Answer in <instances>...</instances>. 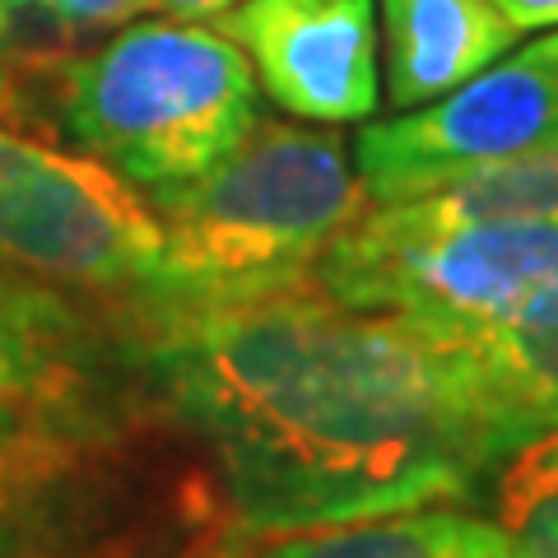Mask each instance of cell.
<instances>
[{"mask_svg":"<svg viewBox=\"0 0 558 558\" xmlns=\"http://www.w3.org/2000/svg\"><path fill=\"white\" fill-rule=\"evenodd\" d=\"M131 336L238 531L465 502L526 438L475 330L340 307L317 284L191 307Z\"/></svg>","mask_w":558,"mask_h":558,"instance_id":"6da1fadb","label":"cell"},{"mask_svg":"<svg viewBox=\"0 0 558 558\" xmlns=\"http://www.w3.org/2000/svg\"><path fill=\"white\" fill-rule=\"evenodd\" d=\"M163 428L131 326L0 260V558H126Z\"/></svg>","mask_w":558,"mask_h":558,"instance_id":"7a4b0ae2","label":"cell"},{"mask_svg":"<svg viewBox=\"0 0 558 558\" xmlns=\"http://www.w3.org/2000/svg\"><path fill=\"white\" fill-rule=\"evenodd\" d=\"M149 201L168 238V303L149 322L312 284L373 205L344 140L284 117H256L215 168Z\"/></svg>","mask_w":558,"mask_h":558,"instance_id":"3957f363","label":"cell"},{"mask_svg":"<svg viewBox=\"0 0 558 558\" xmlns=\"http://www.w3.org/2000/svg\"><path fill=\"white\" fill-rule=\"evenodd\" d=\"M61 121L135 191H172L215 168L256 121V70L201 20H145L75 57Z\"/></svg>","mask_w":558,"mask_h":558,"instance_id":"277c9868","label":"cell"},{"mask_svg":"<svg viewBox=\"0 0 558 558\" xmlns=\"http://www.w3.org/2000/svg\"><path fill=\"white\" fill-rule=\"evenodd\" d=\"M312 284L340 307L494 336L558 289V223H442L377 205L322 252Z\"/></svg>","mask_w":558,"mask_h":558,"instance_id":"5b68a950","label":"cell"},{"mask_svg":"<svg viewBox=\"0 0 558 558\" xmlns=\"http://www.w3.org/2000/svg\"><path fill=\"white\" fill-rule=\"evenodd\" d=\"M0 260L117 312L168 303V238L149 201L108 163L0 126Z\"/></svg>","mask_w":558,"mask_h":558,"instance_id":"8992f818","label":"cell"},{"mask_svg":"<svg viewBox=\"0 0 558 558\" xmlns=\"http://www.w3.org/2000/svg\"><path fill=\"white\" fill-rule=\"evenodd\" d=\"M549 140H558V28L461 89L363 126L354 168L373 205H400Z\"/></svg>","mask_w":558,"mask_h":558,"instance_id":"52a82bcc","label":"cell"},{"mask_svg":"<svg viewBox=\"0 0 558 558\" xmlns=\"http://www.w3.org/2000/svg\"><path fill=\"white\" fill-rule=\"evenodd\" d=\"M219 28L284 112L340 126L377 108L373 0H242Z\"/></svg>","mask_w":558,"mask_h":558,"instance_id":"ba28073f","label":"cell"},{"mask_svg":"<svg viewBox=\"0 0 558 558\" xmlns=\"http://www.w3.org/2000/svg\"><path fill=\"white\" fill-rule=\"evenodd\" d=\"M387 24V102L414 112L461 89L517 43L494 0H381Z\"/></svg>","mask_w":558,"mask_h":558,"instance_id":"9c48e42d","label":"cell"},{"mask_svg":"<svg viewBox=\"0 0 558 558\" xmlns=\"http://www.w3.org/2000/svg\"><path fill=\"white\" fill-rule=\"evenodd\" d=\"M191 558H512L480 512L470 508H414L340 526L303 531H229Z\"/></svg>","mask_w":558,"mask_h":558,"instance_id":"30bf717a","label":"cell"},{"mask_svg":"<svg viewBox=\"0 0 558 558\" xmlns=\"http://www.w3.org/2000/svg\"><path fill=\"white\" fill-rule=\"evenodd\" d=\"M465 502H480L512 558H558V424L502 451Z\"/></svg>","mask_w":558,"mask_h":558,"instance_id":"8fae6325","label":"cell"},{"mask_svg":"<svg viewBox=\"0 0 558 558\" xmlns=\"http://www.w3.org/2000/svg\"><path fill=\"white\" fill-rule=\"evenodd\" d=\"M400 205L442 223H558V140L484 163L442 191Z\"/></svg>","mask_w":558,"mask_h":558,"instance_id":"7c38bea8","label":"cell"},{"mask_svg":"<svg viewBox=\"0 0 558 558\" xmlns=\"http://www.w3.org/2000/svg\"><path fill=\"white\" fill-rule=\"evenodd\" d=\"M480 344L526 438L535 428L558 424V289L531 317L494 330V336H480Z\"/></svg>","mask_w":558,"mask_h":558,"instance_id":"4fadbf2b","label":"cell"},{"mask_svg":"<svg viewBox=\"0 0 558 558\" xmlns=\"http://www.w3.org/2000/svg\"><path fill=\"white\" fill-rule=\"evenodd\" d=\"M135 10H145V0H10L5 5V33L14 28L20 14H43V20L61 28H108L117 20H131Z\"/></svg>","mask_w":558,"mask_h":558,"instance_id":"5bb4252c","label":"cell"},{"mask_svg":"<svg viewBox=\"0 0 558 558\" xmlns=\"http://www.w3.org/2000/svg\"><path fill=\"white\" fill-rule=\"evenodd\" d=\"M494 5L517 24V33H526V28H558V0H494Z\"/></svg>","mask_w":558,"mask_h":558,"instance_id":"9a60e30c","label":"cell"},{"mask_svg":"<svg viewBox=\"0 0 558 558\" xmlns=\"http://www.w3.org/2000/svg\"><path fill=\"white\" fill-rule=\"evenodd\" d=\"M149 10H159V14H168V20H201V24H209V20H223L233 5H242V0H145Z\"/></svg>","mask_w":558,"mask_h":558,"instance_id":"2e32d148","label":"cell"},{"mask_svg":"<svg viewBox=\"0 0 558 558\" xmlns=\"http://www.w3.org/2000/svg\"><path fill=\"white\" fill-rule=\"evenodd\" d=\"M10 102V80H5V70H0V108Z\"/></svg>","mask_w":558,"mask_h":558,"instance_id":"e0dca14e","label":"cell"},{"mask_svg":"<svg viewBox=\"0 0 558 558\" xmlns=\"http://www.w3.org/2000/svg\"><path fill=\"white\" fill-rule=\"evenodd\" d=\"M5 5H10V0H0V38H5Z\"/></svg>","mask_w":558,"mask_h":558,"instance_id":"ac0fdd59","label":"cell"}]
</instances>
